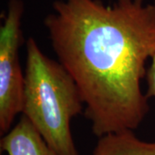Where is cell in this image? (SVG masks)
Instances as JSON below:
<instances>
[{
    "instance_id": "6da1fadb",
    "label": "cell",
    "mask_w": 155,
    "mask_h": 155,
    "mask_svg": "<svg viewBox=\"0 0 155 155\" xmlns=\"http://www.w3.org/2000/svg\"><path fill=\"white\" fill-rule=\"evenodd\" d=\"M44 25L73 78L96 136L134 130L149 111L140 90L155 54V4L144 0H56Z\"/></svg>"
},
{
    "instance_id": "7a4b0ae2",
    "label": "cell",
    "mask_w": 155,
    "mask_h": 155,
    "mask_svg": "<svg viewBox=\"0 0 155 155\" xmlns=\"http://www.w3.org/2000/svg\"><path fill=\"white\" fill-rule=\"evenodd\" d=\"M22 115L59 155H79L70 122L83 110L82 95L60 62L41 51L32 37L27 41Z\"/></svg>"
},
{
    "instance_id": "5b68a950",
    "label": "cell",
    "mask_w": 155,
    "mask_h": 155,
    "mask_svg": "<svg viewBox=\"0 0 155 155\" xmlns=\"http://www.w3.org/2000/svg\"><path fill=\"white\" fill-rule=\"evenodd\" d=\"M92 155H155V142L140 140L133 130L107 134L99 137Z\"/></svg>"
},
{
    "instance_id": "277c9868",
    "label": "cell",
    "mask_w": 155,
    "mask_h": 155,
    "mask_svg": "<svg viewBox=\"0 0 155 155\" xmlns=\"http://www.w3.org/2000/svg\"><path fill=\"white\" fill-rule=\"evenodd\" d=\"M0 146L8 155H59L23 115L17 125L1 139Z\"/></svg>"
},
{
    "instance_id": "3957f363",
    "label": "cell",
    "mask_w": 155,
    "mask_h": 155,
    "mask_svg": "<svg viewBox=\"0 0 155 155\" xmlns=\"http://www.w3.org/2000/svg\"><path fill=\"white\" fill-rule=\"evenodd\" d=\"M22 0H11L4 24L0 28V134L10 131L17 114L22 113L24 74L19 58L23 43L21 19Z\"/></svg>"
},
{
    "instance_id": "8992f818",
    "label": "cell",
    "mask_w": 155,
    "mask_h": 155,
    "mask_svg": "<svg viewBox=\"0 0 155 155\" xmlns=\"http://www.w3.org/2000/svg\"><path fill=\"white\" fill-rule=\"evenodd\" d=\"M147 91L146 97H155V54L152 57L151 67L147 72Z\"/></svg>"
}]
</instances>
